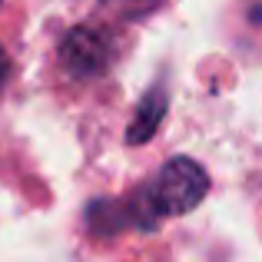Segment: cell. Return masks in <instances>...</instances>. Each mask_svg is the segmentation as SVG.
<instances>
[{
  "instance_id": "6da1fadb",
  "label": "cell",
  "mask_w": 262,
  "mask_h": 262,
  "mask_svg": "<svg viewBox=\"0 0 262 262\" xmlns=\"http://www.w3.org/2000/svg\"><path fill=\"white\" fill-rule=\"evenodd\" d=\"M209 192V176L189 156H176L160 169L146 186L129 192V212H133V229L153 232L163 219L192 212Z\"/></svg>"
},
{
  "instance_id": "7a4b0ae2",
  "label": "cell",
  "mask_w": 262,
  "mask_h": 262,
  "mask_svg": "<svg viewBox=\"0 0 262 262\" xmlns=\"http://www.w3.org/2000/svg\"><path fill=\"white\" fill-rule=\"evenodd\" d=\"M60 63L77 80H96L113 63V40L96 27H73L60 40Z\"/></svg>"
},
{
  "instance_id": "3957f363",
  "label": "cell",
  "mask_w": 262,
  "mask_h": 262,
  "mask_svg": "<svg viewBox=\"0 0 262 262\" xmlns=\"http://www.w3.org/2000/svg\"><path fill=\"white\" fill-rule=\"evenodd\" d=\"M166 110H169L166 86H163V83L149 86L146 96L136 103V113H133V120H129V126H126V143H129V146H143V143H146L149 136L160 129Z\"/></svg>"
},
{
  "instance_id": "277c9868",
  "label": "cell",
  "mask_w": 262,
  "mask_h": 262,
  "mask_svg": "<svg viewBox=\"0 0 262 262\" xmlns=\"http://www.w3.org/2000/svg\"><path fill=\"white\" fill-rule=\"evenodd\" d=\"M86 226L96 236H120V232L133 229V212H129V199H93L86 206Z\"/></svg>"
},
{
  "instance_id": "5b68a950",
  "label": "cell",
  "mask_w": 262,
  "mask_h": 262,
  "mask_svg": "<svg viewBox=\"0 0 262 262\" xmlns=\"http://www.w3.org/2000/svg\"><path fill=\"white\" fill-rule=\"evenodd\" d=\"M7 77H10V60H7V53H4V47H0V86L7 83Z\"/></svg>"
}]
</instances>
